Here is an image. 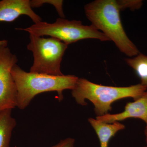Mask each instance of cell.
I'll return each mask as SVG.
<instances>
[{"mask_svg": "<svg viewBox=\"0 0 147 147\" xmlns=\"http://www.w3.org/2000/svg\"><path fill=\"white\" fill-rule=\"evenodd\" d=\"M11 110L7 109L0 112V147H9L12 131L16 126Z\"/></svg>", "mask_w": 147, "mask_h": 147, "instance_id": "30bf717a", "label": "cell"}, {"mask_svg": "<svg viewBox=\"0 0 147 147\" xmlns=\"http://www.w3.org/2000/svg\"><path fill=\"white\" fill-rule=\"evenodd\" d=\"M147 147V146H145V147Z\"/></svg>", "mask_w": 147, "mask_h": 147, "instance_id": "2e32d148", "label": "cell"}, {"mask_svg": "<svg viewBox=\"0 0 147 147\" xmlns=\"http://www.w3.org/2000/svg\"><path fill=\"white\" fill-rule=\"evenodd\" d=\"M147 87L141 84L128 87H117L94 84L83 78H79L71 90V95L79 105H86V100L93 104L97 117L108 114L112 110V104L117 100L132 98L134 100L141 96Z\"/></svg>", "mask_w": 147, "mask_h": 147, "instance_id": "3957f363", "label": "cell"}, {"mask_svg": "<svg viewBox=\"0 0 147 147\" xmlns=\"http://www.w3.org/2000/svg\"><path fill=\"white\" fill-rule=\"evenodd\" d=\"M18 61L7 46L0 47V112L17 107V88L11 70Z\"/></svg>", "mask_w": 147, "mask_h": 147, "instance_id": "8992f818", "label": "cell"}, {"mask_svg": "<svg viewBox=\"0 0 147 147\" xmlns=\"http://www.w3.org/2000/svg\"><path fill=\"white\" fill-rule=\"evenodd\" d=\"M7 43H8V40H0V47L7 46Z\"/></svg>", "mask_w": 147, "mask_h": 147, "instance_id": "5bb4252c", "label": "cell"}, {"mask_svg": "<svg viewBox=\"0 0 147 147\" xmlns=\"http://www.w3.org/2000/svg\"><path fill=\"white\" fill-rule=\"evenodd\" d=\"M144 133L145 136H146V142L147 145V125H146V126L145 128Z\"/></svg>", "mask_w": 147, "mask_h": 147, "instance_id": "9a60e30c", "label": "cell"}, {"mask_svg": "<svg viewBox=\"0 0 147 147\" xmlns=\"http://www.w3.org/2000/svg\"><path fill=\"white\" fill-rule=\"evenodd\" d=\"M30 39L27 49L31 51L34 57L30 72L53 76L64 75L61 70V64L68 45L52 37L45 38L30 34Z\"/></svg>", "mask_w": 147, "mask_h": 147, "instance_id": "5b68a950", "label": "cell"}, {"mask_svg": "<svg viewBox=\"0 0 147 147\" xmlns=\"http://www.w3.org/2000/svg\"><path fill=\"white\" fill-rule=\"evenodd\" d=\"M16 30L24 31L36 36H48L55 38L67 45L89 38L110 41L108 37L93 25L86 26L81 21H69L64 18H58L53 24L40 21L28 28H16Z\"/></svg>", "mask_w": 147, "mask_h": 147, "instance_id": "277c9868", "label": "cell"}, {"mask_svg": "<svg viewBox=\"0 0 147 147\" xmlns=\"http://www.w3.org/2000/svg\"><path fill=\"white\" fill-rule=\"evenodd\" d=\"M84 10L92 25L113 41L121 53L130 57L140 53L124 30L117 1L96 0L85 5Z\"/></svg>", "mask_w": 147, "mask_h": 147, "instance_id": "6da1fadb", "label": "cell"}, {"mask_svg": "<svg viewBox=\"0 0 147 147\" xmlns=\"http://www.w3.org/2000/svg\"><path fill=\"white\" fill-rule=\"evenodd\" d=\"M11 73L17 88V107L21 110L26 108L37 95L45 92H57L61 101L63 91L73 90L79 79L73 75L53 76L28 72L16 64Z\"/></svg>", "mask_w": 147, "mask_h": 147, "instance_id": "7a4b0ae2", "label": "cell"}, {"mask_svg": "<svg viewBox=\"0 0 147 147\" xmlns=\"http://www.w3.org/2000/svg\"><path fill=\"white\" fill-rule=\"evenodd\" d=\"M75 139L68 138L61 140L57 144L50 147H74Z\"/></svg>", "mask_w": 147, "mask_h": 147, "instance_id": "4fadbf2b", "label": "cell"}, {"mask_svg": "<svg viewBox=\"0 0 147 147\" xmlns=\"http://www.w3.org/2000/svg\"><path fill=\"white\" fill-rule=\"evenodd\" d=\"M88 121L97 134L100 147H108L109 142L112 137L117 132L125 128V126L119 122L105 123L92 118L89 119Z\"/></svg>", "mask_w": 147, "mask_h": 147, "instance_id": "9c48e42d", "label": "cell"}, {"mask_svg": "<svg viewBox=\"0 0 147 147\" xmlns=\"http://www.w3.org/2000/svg\"><path fill=\"white\" fill-rule=\"evenodd\" d=\"M125 61L140 79V84L147 87V56L140 53L134 57L127 58Z\"/></svg>", "mask_w": 147, "mask_h": 147, "instance_id": "8fae6325", "label": "cell"}, {"mask_svg": "<svg viewBox=\"0 0 147 147\" xmlns=\"http://www.w3.org/2000/svg\"><path fill=\"white\" fill-rule=\"evenodd\" d=\"M128 118L140 119L147 125V90L134 102L127 103L124 110L122 113L115 114L108 113L96 117V119L102 122L111 123Z\"/></svg>", "mask_w": 147, "mask_h": 147, "instance_id": "52a82bcc", "label": "cell"}, {"mask_svg": "<svg viewBox=\"0 0 147 147\" xmlns=\"http://www.w3.org/2000/svg\"><path fill=\"white\" fill-rule=\"evenodd\" d=\"M23 15L29 16L34 24L42 21L32 9L29 0L0 1V22H13Z\"/></svg>", "mask_w": 147, "mask_h": 147, "instance_id": "ba28073f", "label": "cell"}, {"mask_svg": "<svg viewBox=\"0 0 147 147\" xmlns=\"http://www.w3.org/2000/svg\"><path fill=\"white\" fill-rule=\"evenodd\" d=\"M121 11L126 8L130 10L138 9L142 7L143 1L140 0H121L117 1Z\"/></svg>", "mask_w": 147, "mask_h": 147, "instance_id": "7c38bea8", "label": "cell"}]
</instances>
